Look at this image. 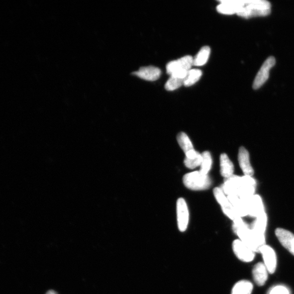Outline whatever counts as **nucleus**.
Listing matches in <instances>:
<instances>
[{
	"label": "nucleus",
	"instance_id": "1",
	"mask_svg": "<svg viewBox=\"0 0 294 294\" xmlns=\"http://www.w3.org/2000/svg\"><path fill=\"white\" fill-rule=\"evenodd\" d=\"M233 221V231L239 239L255 253H259L261 247L265 245V241L259 238L241 217H237Z\"/></svg>",
	"mask_w": 294,
	"mask_h": 294
},
{
	"label": "nucleus",
	"instance_id": "2",
	"mask_svg": "<svg viewBox=\"0 0 294 294\" xmlns=\"http://www.w3.org/2000/svg\"><path fill=\"white\" fill-rule=\"evenodd\" d=\"M272 11V4L266 0H255L245 1L244 6L237 14L244 18H250L255 16H265L269 15Z\"/></svg>",
	"mask_w": 294,
	"mask_h": 294
},
{
	"label": "nucleus",
	"instance_id": "3",
	"mask_svg": "<svg viewBox=\"0 0 294 294\" xmlns=\"http://www.w3.org/2000/svg\"><path fill=\"white\" fill-rule=\"evenodd\" d=\"M194 58L191 56H186L182 58L173 61L166 66L167 73L170 76L184 79L187 76L193 66Z\"/></svg>",
	"mask_w": 294,
	"mask_h": 294
},
{
	"label": "nucleus",
	"instance_id": "4",
	"mask_svg": "<svg viewBox=\"0 0 294 294\" xmlns=\"http://www.w3.org/2000/svg\"><path fill=\"white\" fill-rule=\"evenodd\" d=\"M183 183L189 189L194 191H201L209 189L211 185L210 178L207 175L195 171L186 175L183 177Z\"/></svg>",
	"mask_w": 294,
	"mask_h": 294
},
{
	"label": "nucleus",
	"instance_id": "5",
	"mask_svg": "<svg viewBox=\"0 0 294 294\" xmlns=\"http://www.w3.org/2000/svg\"><path fill=\"white\" fill-rule=\"evenodd\" d=\"M237 187V196L241 199L246 200L255 195L256 182L251 176L240 177Z\"/></svg>",
	"mask_w": 294,
	"mask_h": 294
},
{
	"label": "nucleus",
	"instance_id": "6",
	"mask_svg": "<svg viewBox=\"0 0 294 294\" xmlns=\"http://www.w3.org/2000/svg\"><path fill=\"white\" fill-rule=\"evenodd\" d=\"M276 64V59L274 56H270L264 62L260 69H259L252 88L254 90H258L267 82L269 77V72Z\"/></svg>",
	"mask_w": 294,
	"mask_h": 294
},
{
	"label": "nucleus",
	"instance_id": "7",
	"mask_svg": "<svg viewBox=\"0 0 294 294\" xmlns=\"http://www.w3.org/2000/svg\"><path fill=\"white\" fill-rule=\"evenodd\" d=\"M213 193H214L217 202L221 205L224 214H225L232 221L234 220L235 218L239 217L238 215L236 214L233 205L230 203L226 195L223 193L221 188H215Z\"/></svg>",
	"mask_w": 294,
	"mask_h": 294
},
{
	"label": "nucleus",
	"instance_id": "8",
	"mask_svg": "<svg viewBox=\"0 0 294 294\" xmlns=\"http://www.w3.org/2000/svg\"><path fill=\"white\" fill-rule=\"evenodd\" d=\"M235 255L240 261L246 263L251 262L255 257V252L240 239H236L232 244Z\"/></svg>",
	"mask_w": 294,
	"mask_h": 294
},
{
	"label": "nucleus",
	"instance_id": "9",
	"mask_svg": "<svg viewBox=\"0 0 294 294\" xmlns=\"http://www.w3.org/2000/svg\"><path fill=\"white\" fill-rule=\"evenodd\" d=\"M177 213L178 229L181 232H186L189 225V211L186 201L182 198L177 200Z\"/></svg>",
	"mask_w": 294,
	"mask_h": 294
},
{
	"label": "nucleus",
	"instance_id": "10",
	"mask_svg": "<svg viewBox=\"0 0 294 294\" xmlns=\"http://www.w3.org/2000/svg\"><path fill=\"white\" fill-rule=\"evenodd\" d=\"M259 252L262 255L268 272L270 274H273L277 267V257L274 250L270 246L265 245L261 247Z\"/></svg>",
	"mask_w": 294,
	"mask_h": 294
},
{
	"label": "nucleus",
	"instance_id": "11",
	"mask_svg": "<svg viewBox=\"0 0 294 294\" xmlns=\"http://www.w3.org/2000/svg\"><path fill=\"white\" fill-rule=\"evenodd\" d=\"M243 200L246 205L248 215L256 218L265 212L263 200L260 196L254 195L251 198Z\"/></svg>",
	"mask_w": 294,
	"mask_h": 294
},
{
	"label": "nucleus",
	"instance_id": "12",
	"mask_svg": "<svg viewBox=\"0 0 294 294\" xmlns=\"http://www.w3.org/2000/svg\"><path fill=\"white\" fill-rule=\"evenodd\" d=\"M275 234L281 245L294 256V234L289 230L280 228L276 229Z\"/></svg>",
	"mask_w": 294,
	"mask_h": 294
},
{
	"label": "nucleus",
	"instance_id": "13",
	"mask_svg": "<svg viewBox=\"0 0 294 294\" xmlns=\"http://www.w3.org/2000/svg\"><path fill=\"white\" fill-rule=\"evenodd\" d=\"M217 7L218 12L227 15L238 14L244 6L245 1H220Z\"/></svg>",
	"mask_w": 294,
	"mask_h": 294
},
{
	"label": "nucleus",
	"instance_id": "14",
	"mask_svg": "<svg viewBox=\"0 0 294 294\" xmlns=\"http://www.w3.org/2000/svg\"><path fill=\"white\" fill-rule=\"evenodd\" d=\"M161 70L154 66L142 67L138 71L132 73L134 76L149 82H154L159 79Z\"/></svg>",
	"mask_w": 294,
	"mask_h": 294
},
{
	"label": "nucleus",
	"instance_id": "15",
	"mask_svg": "<svg viewBox=\"0 0 294 294\" xmlns=\"http://www.w3.org/2000/svg\"><path fill=\"white\" fill-rule=\"evenodd\" d=\"M238 160L240 168L245 176L252 177L254 174V170L250 163L249 152L244 147L239 148Z\"/></svg>",
	"mask_w": 294,
	"mask_h": 294
},
{
	"label": "nucleus",
	"instance_id": "16",
	"mask_svg": "<svg viewBox=\"0 0 294 294\" xmlns=\"http://www.w3.org/2000/svg\"><path fill=\"white\" fill-rule=\"evenodd\" d=\"M268 217L266 212L263 213L256 218L250 228L258 238L265 240V233L267 226Z\"/></svg>",
	"mask_w": 294,
	"mask_h": 294
},
{
	"label": "nucleus",
	"instance_id": "17",
	"mask_svg": "<svg viewBox=\"0 0 294 294\" xmlns=\"http://www.w3.org/2000/svg\"><path fill=\"white\" fill-rule=\"evenodd\" d=\"M253 278L258 286H263L268 278V270L262 263H258L252 270Z\"/></svg>",
	"mask_w": 294,
	"mask_h": 294
},
{
	"label": "nucleus",
	"instance_id": "18",
	"mask_svg": "<svg viewBox=\"0 0 294 294\" xmlns=\"http://www.w3.org/2000/svg\"><path fill=\"white\" fill-rule=\"evenodd\" d=\"M227 198L239 217L242 218L248 215L246 205L243 200L236 196H228Z\"/></svg>",
	"mask_w": 294,
	"mask_h": 294
},
{
	"label": "nucleus",
	"instance_id": "19",
	"mask_svg": "<svg viewBox=\"0 0 294 294\" xmlns=\"http://www.w3.org/2000/svg\"><path fill=\"white\" fill-rule=\"evenodd\" d=\"M220 167L221 174L224 179L229 178L234 175V165L232 161L228 157V155L225 153L221 155Z\"/></svg>",
	"mask_w": 294,
	"mask_h": 294
},
{
	"label": "nucleus",
	"instance_id": "20",
	"mask_svg": "<svg viewBox=\"0 0 294 294\" xmlns=\"http://www.w3.org/2000/svg\"><path fill=\"white\" fill-rule=\"evenodd\" d=\"M186 158L184 159V164L190 169H194L198 166H200L202 157L201 154L196 152L195 149L186 154Z\"/></svg>",
	"mask_w": 294,
	"mask_h": 294
},
{
	"label": "nucleus",
	"instance_id": "21",
	"mask_svg": "<svg viewBox=\"0 0 294 294\" xmlns=\"http://www.w3.org/2000/svg\"><path fill=\"white\" fill-rule=\"evenodd\" d=\"M253 286L251 282L241 280L233 286L231 294H251Z\"/></svg>",
	"mask_w": 294,
	"mask_h": 294
},
{
	"label": "nucleus",
	"instance_id": "22",
	"mask_svg": "<svg viewBox=\"0 0 294 294\" xmlns=\"http://www.w3.org/2000/svg\"><path fill=\"white\" fill-rule=\"evenodd\" d=\"M210 51V47L207 46L201 48L194 59L193 66H202L205 65L209 58Z\"/></svg>",
	"mask_w": 294,
	"mask_h": 294
},
{
	"label": "nucleus",
	"instance_id": "23",
	"mask_svg": "<svg viewBox=\"0 0 294 294\" xmlns=\"http://www.w3.org/2000/svg\"><path fill=\"white\" fill-rule=\"evenodd\" d=\"M177 141L185 154L194 149L191 140L185 132H181L178 134Z\"/></svg>",
	"mask_w": 294,
	"mask_h": 294
},
{
	"label": "nucleus",
	"instance_id": "24",
	"mask_svg": "<svg viewBox=\"0 0 294 294\" xmlns=\"http://www.w3.org/2000/svg\"><path fill=\"white\" fill-rule=\"evenodd\" d=\"M202 76V72L199 69H193L190 70L187 76L184 79V85L190 87L195 84Z\"/></svg>",
	"mask_w": 294,
	"mask_h": 294
},
{
	"label": "nucleus",
	"instance_id": "25",
	"mask_svg": "<svg viewBox=\"0 0 294 294\" xmlns=\"http://www.w3.org/2000/svg\"><path fill=\"white\" fill-rule=\"evenodd\" d=\"M202 161L200 165L199 171L205 175L208 174L210 171L212 163L211 155L208 151H205L201 154Z\"/></svg>",
	"mask_w": 294,
	"mask_h": 294
},
{
	"label": "nucleus",
	"instance_id": "26",
	"mask_svg": "<svg viewBox=\"0 0 294 294\" xmlns=\"http://www.w3.org/2000/svg\"><path fill=\"white\" fill-rule=\"evenodd\" d=\"M184 79L171 76L166 82L165 88L167 91H175L184 85Z\"/></svg>",
	"mask_w": 294,
	"mask_h": 294
},
{
	"label": "nucleus",
	"instance_id": "27",
	"mask_svg": "<svg viewBox=\"0 0 294 294\" xmlns=\"http://www.w3.org/2000/svg\"><path fill=\"white\" fill-rule=\"evenodd\" d=\"M269 294H290V293L286 287L279 286L273 288Z\"/></svg>",
	"mask_w": 294,
	"mask_h": 294
},
{
	"label": "nucleus",
	"instance_id": "28",
	"mask_svg": "<svg viewBox=\"0 0 294 294\" xmlns=\"http://www.w3.org/2000/svg\"><path fill=\"white\" fill-rule=\"evenodd\" d=\"M46 294H58L55 291L53 290H50L48 291Z\"/></svg>",
	"mask_w": 294,
	"mask_h": 294
}]
</instances>
